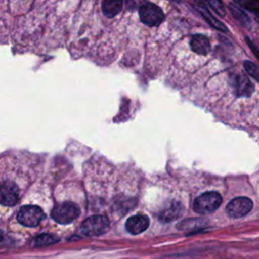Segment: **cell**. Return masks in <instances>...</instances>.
Masks as SVG:
<instances>
[{
	"instance_id": "cell-4",
	"label": "cell",
	"mask_w": 259,
	"mask_h": 259,
	"mask_svg": "<svg viewBox=\"0 0 259 259\" xmlns=\"http://www.w3.org/2000/svg\"><path fill=\"white\" fill-rule=\"evenodd\" d=\"M44 219L42 209L36 205H24L17 212V221L25 227H36Z\"/></svg>"
},
{
	"instance_id": "cell-1",
	"label": "cell",
	"mask_w": 259,
	"mask_h": 259,
	"mask_svg": "<svg viewBox=\"0 0 259 259\" xmlns=\"http://www.w3.org/2000/svg\"><path fill=\"white\" fill-rule=\"evenodd\" d=\"M80 214V208L79 206L70 201L58 203L53 208L51 215L54 221H56L59 224H69L73 221H75Z\"/></svg>"
},
{
	"instance_id": "cell-5",
	"label": "cell",
	"mask_w": 259,
	"mask_h": 259,
	"mask_svg": "<svg viewBox=\"0 0 259 259\" xmlns=\"http://www.w3.org/2000/svg\"><path fill=\"white\" fill-rule=\"evenodd\" d=\"M139 14L141 21L149 26L160 24L164 19V13L162 9L151 2L144 3L139 8Z\"/></svg>"
},
{
	"instance_id": "cell-16",
	"label": "cell",
	"mask_w": 259,
	"mask_h": 259,
	"mask_svg": "<svg viewBox=\"0 0 259 259\" xmlns=\"http://www.w3.org/2000/svg\"><path fill=\"white\" fill-rule=\"evenodd\" d=\"M231 11H232L234 17H235L237 20H239L240 22L245 23L246 21H248V17H247L246 14H245L244 12H242L240 9H238V8L232 6V7H231Z\"/></svg>"
},
{
	"instance_id": "cell-3",
	"label": "cell",
	"mask_w": 259,
	"mask_h": 259,
	"mask_svg": "<svg viewBox=\"0 0 259 259\" xmlns=\"http://www.w3.org/2000/svg\"><path fill=\"white\" fill-rule=\"evenodd\" d=\"M222 203V196L215 191L205 192L195 198L193 210L200 214H206L214 211Z\"/></svg>"
},
{
	"instance_id": "cell-2",
	"label": "cell",
	"mask_w": 259,
	"mask_h": 259,
	"mask_svg": "<svg viewBox=\"0 0 259 259\" xmlns=\"http://www.w3.org/2000/svg\"><path fill=\"white\" fill-rule=\"evenodd\" d=\"M81 232L88 237H96L104 234L109 229V221L105 215L96 214L87 218L81 225Z\"/></svg>"
},
{
	"instance_id": "cell-14",
	"label": "cell",
	"mask_w": 259,
	"mask_h": 259,
	"mask_svg": "<svg viewBox=\"0 0 259 259\" xmlns=\"http://www.w3.org/2000/svg\"><path fill=\"white\" fill-rule=\"evenodd\" d=\"M201 8H202V9H201V12H202V14L204 15L205 19H206L213 27H215L217 29L222 30V31H227V30H228L227 27H226L222 22H220V21L217 20L214 17H212L211 14H210L204 7H201Z\"/></svg>"
},
{
	"instance_id": "cell-12",
	"label": "cell",
	"mask_w": 259,
	"mask_h": 259,
	"mask_svg": "<svg viewBox=\"0 0 259 259\" xmlns=\"http://www.w3.org/2000/svg\"><path fill=\"white\" fill-rule=\"evenodd\" d=\"M102 12L107 17L115 16L122 7V3L120 1H104L102 2Z\"/></svg>"
},
{
	"instance_id": "cell-10",
	"label": "cell",
	"mask_w": 259,
	"mask_h": 259,
	"mask_svg": "<svg viewBox=\"0 0 259 259\" xmlns=\"http://www.w3.org/2000/svg\"><path fill=\"white\" fill-rule=\"evenodd\" d=\"M183 212V206L176 201L171 202L167 207H165L163 210L159 213V220L164 223H168L171 221H174L178 219Z\"/></svg>"
},
{
	"instance_id": "cell-15",
	"label": "cell",
	"mask_w": 259,
	"mask_h": 259,
	"mask_svg": "<svg viewBox=\"0 0 259 259\" xmlns=\"http://www.w3.org/2000/svg\"><path fill=\"white\" fill-rule=\"evenodd\" d=\"M244 68L248 72L249 75H251L254 79H256L259 82V67L254 65L250 61H245L244 62Z\"/></svg>"
},
{
	"instance_id": "cell-13",
	"label": "cell",
	"mask_w": 259,
	"mask_h": 259,
	"mask_svg": "<svg viewBox=\"0 0 259 259\" xmlns=\"http://www.w3.org/2000/svg\"><path fill=\"white\" fill-rule=\"evenodd\" d=\"M59 242V238L52 235V234H41L39 236H37L34 241H33V245L36 247H41V246H49V245H53L55 243Z\"/></svg>"
},
{
	"instance_id": "cell-7",
	"label": "cell",
	"mask_w": 259,
	"mask_h": 259,
	"mask_svg": "<svg viewBox=\"0 0 259 259\" xmlns=\"http://www.w3.org/2000/svg\"><path fill=\"white\" fill-rule=\"evenodd\" d=\"M19 199V189L11 181H6L1 185V203L6 206H13Z\"/></svg>"
},
{
	"instance_id": "cell-6",
	"label": "cell",
	"mask_w": 259,
	"mask_h": 259,
	"mask_svg": "<svg viewBox=\"0 0 259 259\" xmlns=\"http://www.w3.org/2000/svg\"><path fill=\"white\" fill-rule=\"evenodd\" d=\"M252 207H253V202L250 198L240 196L232 199L227 204L226 211L230 218L239 219L249 213Z\"/></svg>"
},
{
	"instance_id": "cell-17",
	"label": "cell",
	"mask_w": 259,
	"mask_h": 259,
	"mask_svg": "<svg viewBox=\"0 0 259 259\" xmlns=\"http://www.w3.org/2000/svg\"><path fill=\"white\" fill-rule=\"evenodd\" d=\"M208 4L215 10V12L222 16H224L226 14V11H225V8L223 6V3L220 2V1H210L208 2Z\"/></svg>"
},
{
	"instance_id": "cell-11",
	"label": "cell",
	"mask_w": 259,
	"mask_h": 259,
	"mask_svg": "<svg viewBox=\"0 0 259 259\" xmlns=\"http://www.w3.org/2000/svg\"><path fill=\"white\" fill-rule=\"evenodd\" d=\"M190 47L198 55H206L210 51L209 40L202 34H194L190 39Z\"/></svg>"
},
{
	"instance_id": "cell-8",
	"label": "cell",
	"mask_w": 259,
	"mask_h": 259,
	"mask_svg": "<svg viewBox=\"0 0 259 259\" xmlns=\"http://www.w3.org/2000/svg\"><path fill=\"white\" fill-rule=\"evenodd\" d=\"M232 85L238 96H250L253 93V85L243 73H238L233 77Z\"/></svg>"
},
{
	"instance_id": "cell-9",
	"label": "cell",
	"mask_w": 259,
	"mask_h": 259,
	"mask_svg": "<svg viewBox=\"0 0 259 259\" xmlns=\"http://www.w3.org/2000/svg\"><path fill=\"white\" fill-rule=\"evenodd\" d=\"M149 227V219L144 214H136L127 219L125 229L133 235H138L144 232Z\"/></svg>"
}]
</instances>
